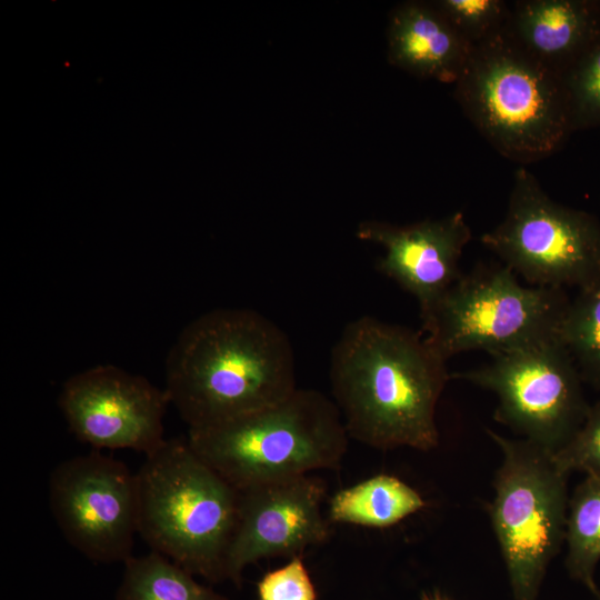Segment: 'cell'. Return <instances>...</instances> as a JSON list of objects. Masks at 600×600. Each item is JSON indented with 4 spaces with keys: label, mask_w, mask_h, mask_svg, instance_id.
Returning <instances> with one entry per match:
<instances>
[{
    "label": "cell",
    "mask_w": 600,
    "mask_h": 600,
    "mask_svg": "<svg viewBox=\"0 0 600 600\" xmlns=\"http://www.w3.org/2000/svg\"><path fill=\"white\" fill-rule=\"evenodd\" d=\"M446 362L406 327L369 316L348 323L331 352L330 383L349 438L379 450L437 448Z\"/></svg>",
    "instance_id": "1"
},
{
    "label": "cell",
    "mask_w": 600,
    "mask_h": 600,
    "mask_svg": "<svg viewBox=\"0 0 600 600\" xmlns=\"http://www.w3.org/2000/svg\"><path fill=\"white\" fill-rule=\"evenodd\" d=\"M297 388L289 337L251 309L198 317L167 358L164 390L189 430L266 408Z\"/></svg>",
    "instance_id": "2"
},
{
    "label": "cell",
    "mask_w": 600,
    "mask_h": 600,
    "mask_svg": "<svg viewBox=\"0 0 600 600\" xmlns=\"http://www.w3.org/2000/svg\"><path fill=\"white\" fill-rule=\"evenodd\" d=\"M454 96L487 141L521 164L549 157L573 132L561 76L529 53L508 26L472 47Z\"/></svg>",
    "instance_id": "3"
},
{
    "label": "cell",
    "mask_w": 600,
    "mask_h": 600,
    "mask_svg": "<svg viewBox=\"0 0 600 600\" xmlns=\"http://www.w3.org/2000/svg\"><path fill=\"white\" fill-rule=\"evenodd\" d=\"M192 450L237 490L337 470L349 436L334 401L297 388L283 400L188 431Z\"/></svg>",
    "instance_id": "4"
},
{
    "label": "cell",
    "mask_w": 600,
    "mask_h": 600,
    "mask_svg": "<svg viewBox=\"0 0 600 600\" xmlns=\"http://www.w3.org/2000/svg\"><path fill=\"white\" fill-rule=\"evenodd\" d=\"M138 533L192 574L224 580L239 491L206 463L187 438L169 439L146 456L136 473Z\"/></svg>",
    "instance_id": "5"
},
{
    "label": "cell",
    "mask_w": 600,
    "mask_h": 600,
    "mask_svg": "<svg viewBox=\"0 0 600 600\" xmlns=\"http://www.w3.org/2000/svg\"><path fill=\"white\" fill-rule=\"evenodd\" d=\"M569 302L563 289L521 284L503 263L478 266L421 318V331L446 361L469 350L492 357L558 338Z\"/></svg>",
    "instance_id": "6"
},
{
    "label": "cell",
    "mask_w": 600,
    "mask_h": 600,
    "mask_svg": "<svg viewBox=\"0 0 600 600\" xmlns=\"http://www.w3.org/2000/svg\"><path fill=\"white\" fill-rule=\"evenodd\" d=\"M502 462L489 512L513 600H538L549 564L566 539L567 477L553 453L488 429Z\"/></svg>",
    "instance_id": "7"
},
{
    "label": "cell",
    "mask_w": 600,
    "mask_h": 600,
    "mask_svg": "<svg viewBox=\"0 0 600 600\" xmlns=\"http://www.w3.org/2000/svg\"><path fill=\"white\" fill-rule=\"evenodd\" d=\"M481 242L530 286L578 290L600 278L599 220L556 202L523 166L503 220Z\"/></svg>",
    "instance_id": "8"
},
{
    "label": "cell",
    "mask_w": 600,
    "mask_h": 600,
    "mask_svg": "<svg viewBox=\"0 0 600 600\" xmlns=\"http://www.w3.org/2000/svg\"><path fill=\"white\" fill-rule=\"evenodd\" d=\"M450 379L493 392L494 420L552 453L574 436L590 408L559 337L492 356L489 363L450 373Z\"/></svg>",
    "instance_id": "9"
},
{
    "label": "cell",
    "mask_w": 600,
    "mask_h": 600,
    "mask_svg": "<svg viewBox=\"0 0 600 600\" xmlns=\"http://www.w3.org/2000/svg\"><path fill=\"white\" fill-rule=\"evenodd\" d=\"M49 504L66 540L94 562H124L138 533L137 476L99 450L60 462Z\"/></svg>",
    "instance_id": "10"
},
{
    "label": "cell",
    "mask_w": 600,
    "mask_h": 600,
    "mask_svg": "<svg viewBox=\"0 0 600 600\" xmlns=\"http://www.w3.org/2000/svg\"><path fill=\"white\" fill-rule=\"evenodd\" d=\"M166 390L112 364L70 377L59 407L72 433L94 450L131 449L146 456L163 441Z\"/></svg>",
    "instance_id": "11"
},
{
    "label": "cell",
    "mask_w": 600,
    "mask_h": 600,
    "mask_svg": "<svg viewBox=\"0 0 600 600\" xmlns=\"http://www.w3.org/2000/svg\"><path fill=\"white\" fill-rule=\"evenodd\" d=\"M326 484L304 474L239 491L234 532L223 576L238 587L249 564L271 557H299L328 541L330 520L322 512Z\"/></svg>",
    "instance_id": "12"
},
{
    "label": "cell",
    "mask_w": 600,
    "mask_h": 600,
    "mask_svg": "<svg viewBox=\"0 0 600 600\" xmlns=\"http://www.w3.org/2000/svg\"><path fill=\"white\" fill-rule=\"evenodd\" d=\"M471 236L461 211L408 226L364 221L357 229L359 239L384 249L378 271L414 297L420 318L462 274L459 261Z\"/></svg>",
    "instance_id": "13"
},
{
    "label": "cell",
    "mask_w": 600,
    "mask_h": 600,
    "mask_svg": "<svg viewBox=\"0 0 600 600\" xmlns=\"http://www.w3.org/2000/svg\"><path fill=\"white\" fill-rule=\"evenodd\" d=\"M508 27L529 53L561 74L600 36V0H518Z\"/></svg>",
    "instance_id": "14"
},
{
    "label": "cell",
    "mask_w": 600,
    "mask_h": 600,
    "mask_svg": "<svg viewBox=\"0 0 600 600\" xmlns=\"http://www.w3.org/2000/svg\"><path fill=\"white\" fill-rule=\"evenodd\" d=\"M471 50L433 3L406 2L391 12L388 58L398 68L454 84Z\"/></svg>",
    "instance_id": "15"
},
{
    "label": "cell",
    "mask_w": 600,
    "mask_h": 600,
    "mask_svg": "<svg viewBox=\"0 0 600 600\" xmlns=\"http://www.w3.org/2000/svg\"><path fill=\"white\" fill-rule=\"evenodd\" d=\"M424 507L422 496L411 486L391 474H377L338 491L329 503V520L389 528Z\"/></svg>",
    "instance_id": "16"
},
{
    "label": "cell",
    "mask_w": 600,
    "mask_h": 600,
    "mask_svg": "<svg viewBox=\"0 0 600 600\" xmlns=\"http://www.w3.org/2000/svg\"><path fill=\"white\" fill-rule=\"evenodd\" d=\"M117 600H228L198 583L192 573L159 552L124 561V573Z\"/></svg>",
    "instance_id": "17"
},
{
    "label": "cell",
    "mask_w": 600,
    "mask_h": 600,
    "mask_svg": "<svg viewBox=\"0 0 600 600\" xmlns=\"http://www.w3.org/2000/svg\"><path fill=\"white\" fill-rule=\"evenodd\" d=\"M566 568L593 596L600 590L594 572L600 560V479L586 477L568 503Z\"/></svg>",
    "instance_id": "18"
},
{
    "label": "cell",
    "mask_w": 600,
    "mask_h": 600,
    "mask_svg": "<svg viewBox=\"0 0 600 600\" xmlns=\"http://www.w3.org/2000/svg\"><path fill=\"white\" fill-rule=\"evenodd\" d=\"M559 338L581 378L600 388V278L570 299Z\"/></svg>",
    "instance_id": "19"
},
{
    "label": "cell",
    "mask_w": 600,
    "mask_h": 600,
    "mask_svg": "<svg viewBox=\"0 0 600 600\" xmlns=\"http://www.w3.org/2000/svg\"><path fill=\"white\" fill-rule=\"evenodd\" d=\"M560 76L572 131L599 128L600 36Z\"/></svg>",
    "instance_id": "20"
},
{
    "label": "cell",
    "mask_w": 600,
    "mask_h": 600,
    "mask_svg": "<svg viewBox=\"0 0 600 600\" xmlns=\"http://www.w3.org/2000/svg\"><path fill=\"white\" fill-rule=\"evenodd\" d=\"M432 3L472 47L501 32L511 14V4L502 0H438Z\"/></svg>",
    "instance_id": "21"
},
{
    "label": "cell",
    "mask_w": 600,
    "mask_h": 600,
    "mask_svg": "<svg viewBox=\"0 0 600 600\" xmlns=\"http://www.w3.org/2000/svg\"><path fill=\"white\" fill-rule=\"evenodd\" d=\"M553 458L566 474L582 471L600 479V401L589 408L581 427Z\"/></svg>",
    "instance_id": "22"
},
{
    "label": "cell",
    "mask_w": 600,
    "mask_h": 600,
    "mask_svg": "<svg viewBox=\"0 0 600 600\" xmlns=\"http://www.w3.org/2000/svg\"><path fill=\"white\" fill-rule=\"evenodd\" d=\"M257 596L258 600H318L316 586L301 556L264 573L257 583Z\"/></svg>",
    "instance_id": "23"
},
{
    "label": "cell",
    "mask_w": 600,
    "mask_h": 600,
    "mask_svg": "<svg viewBox=\"0 0 600 600\" xmlns=\"http://www.w3.org/2000/svg\"><path fill=\"white\" fill-rule=\"evenodd\" d=\"M424 600H449L440 594H433L431 597H426Z\"/></svg>",
    "instance_id": "24"
},
{
    "label": "cell",
    "mask_w": 600,
    "mask_h": 600,
    "mask_svg": "<svg viewBox=\"0 0 600 600\" xmlns=\"http://www.w3.org/2000/svg\"><path fill=\"white\" fill-rule=\"evenodd\" d=\"M594 597H596V600H600V592L596 594Z\"/></svg>",
    "instance_id": "25"
}]
</instances>
